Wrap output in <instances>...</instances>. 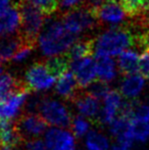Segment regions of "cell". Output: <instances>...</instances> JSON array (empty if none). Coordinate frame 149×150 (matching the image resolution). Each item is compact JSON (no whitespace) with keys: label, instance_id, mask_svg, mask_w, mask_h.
Masks as SVG:
<instances>
[{"label":"cell","instance_id":"6da1fadb","mask_svg":"<svg viewBox=\"0 0 149 150\" xmlns=\"http://www.w3.org/2000/svg\"><path fill=\"white\" fill-rule=\"evenodd\" d=\"M78 40V36L71 33L62 21L49 16L38 38V43L41 52L45 56H56L64 54Z\"/></svg>","mask_w":149,"mask_h":150},{"label":"cell","instance_id":"7a4b0ae2","mask_svg":"<svg viewBox=\"0 0 149 150\" xmlns=\"http://www.w3.org/2000/svg\"><path fill=\"white\" fill-rule=\"evenodd\" d=\"M137 43L136 35L126 27H115L98 36L95 41L96 56L119 55Z\"/></svg>","mask_w":149,"mask_h":150},{"label":"cell","instance_id":"3957f363","mask_svg":"<svg viewBox=\"0 0 149 150\" xmlns=\"http://www.w3.org/2000/svg\"><path fill=\"white\" fill-rule=\"evenodd\" d=\"M18 2L22 14V24L18 34L25 41L36 44L45 24L46 16L39 8L27 0H20Z\"/></svg>","mask_w":149,"mask_h":150},{"label":"cell","instance_id":"277c9868","mask_svg":"<svg viewBox=\"0 0 149 150\" xmlns=\"http://www.w3.org/2000/svg\"><path fill=\"white\" fill-rule=\"evenodd\" d=\"M61 21L66 28L76 36H79L84 32L92 31L98 24L93 8L89 4L62 13Z\"/></svg>","mask_w":149,"mask_h":150},{"label":"cell","instance_id":"5b68a950","mask_svg":"<svg viewBox=\"0 0 149 150\" xmlns=\"http://www.w3.org/2000/svg\"><path fill=\"white\" fill-rule=\"evenodd\" d=\"M40 115L48 122V125L59 127V128H71L73 117L64 104L57 100L44 97L39 107Z\"/></svg>","mask_w":149,"mask_h":150},{"label":"cell","instance_id":"8992f818","mask_svg":"<svg viewBox=\"0 0 149 150\" xmlns=\"http://www.w3.org/2000/svg\"><path fill=\"white\" fill-rule=\"evenodd\" d=\"M26 84L31 91H45L53 86L55 77L51 75L44 61L33 63L26 71Z\"/></svg>","mask_w":149,"mask_h":150},{"label":"cell","instance_id":"52a82bcc","mask_svg":"<svg viewBox=\"0 0 149 150\" xmlns=\"http://www.w3.org/2000/svg\"><path fill=\"white\" fill-rule=\"evenodd\" d=\"M16 122L25 142L27 140H35L37 137L43 134L48 127V122L42 117V115L35 112L23 113Z\"/></svg>","mask_w":149,"mask_h":150},{"label":"cell","instance_id":"ba28073f","mask_svg":"<svg viewBox=\"0 0 149 150\" xmlns=\"http://www.w3.org/2000/svg\"><path fill=\"white\" fill-rule=\"evenodd\" d=\"M98 23L112 26H119L125 21L126 12L119 4V0H104L97 6H92Z\"/></svg>","mask_w":149,"mask_h":150},{"label":"cell","instance_id":"9c48e42d","mask_svg":"<svg viewBox=\"0 0 149 150\" xmlns=\"http://www.w3.org/2000/svg\"><path fill=\"white\" fill-rule=\"evenodd\" d=\"M77 82L80 88H87L95 81L97 76L96 71V61L91 57H86L83 59L74 61L71 64Z\"/></svg>","mask_w":149,"mask_h":150},{"label":"cell","instance_id":"30bf717a","mask_svg":"<svg viewBox=\"0 0 149 150\" xmlns=\"http://www.w3.org/2000/svg\"><path fill=\"white\" fill-rule=\"evenodd\" d=\"M45 143L49 150H75L76 141L70 132L52 128L46 133Z\"/></svg>","mask_w":149,"mask_h":150},{"label":"cell","instance_id":"8fae6325","mask_svg":"<svg viewBox=\"0 0 149 150\" xmlns=\"http://www.w3.org/2000/svg\"><path fill=\"white\" fill-rule=\"evenodd\" d=\"M121 95L119 91L112 90L107 94V96L104 98V106L100 111V115L96 120V124H99L100 126L103 125H110L115 120L117 113L121 106Z\"/></svg>","mask_w":149,"mask_h":150},{"label":"cell","instance_id":"7c38bea8","mask_svg":"<svg viewBox=\"0 0 149 150\" xmlns=\"http://www.w3.org/2000/svg\"><path fill=\"white\" fill-rule=\"evenodd\" d=\"M31 91H23L0 101V120H12L18 115Z\"/></svg>","mask_w":149,"mask_h":150},{"label":"cell","instance_id":"4fadbf2b","mask_svg":"<svg viewBox=\"0 0 149 150\" xmlns=\"http://www.w3.org/2000/svg\"><path fill=\"white\" fill-rule=\"evenodd\" d=\"M24 142L16 120H0V143L2 146L22 147Z\"/></svg>","mask_w":149,"mask_h":150},{"label":"cell","instance_id":"5bb4252c","mask_svg":"<svg viewBox=\"0 0 149 150\" xmlns=\"http://www.w3.org/2000/svg\"><path fill=\"white\" fill-rule=\"evenodd\" d=\"M71 102L76 106L80 115L83 117L93 119L99 112V101L91 94L86 92H79Z\"/></svg>","mask_w":149,"mask_h":150},{"label":"cell","instance_id":"9a60e30c","mask_svg":"<svg viewBox=\"0 0 149 150\" xmlns=\"http://www.w3.org/2000/svg\"><path fill=\"white\" fill-rule=\"evenodd\" d=\"M22 14L18 2H16L13 6L6 12L5 16L0 18V36H7L14 34L20 28Z\"/></svg>","mask_w":149,"mask_h":150},{"label":"cell","instance_id":"2e32d148","mask_svg":"<svg viewBox=\"0 0 149 150\" xmlns=\"http://www.w3.org/2000/svg\"><path fill=\"white\" fill-rule=\"evenodd\" d=\"M23 91H31L26 82L20 81L8 73L0 75V101Z\"/></svg>","mask_w":149,"mask_h":150},{"label":"cell","instance_id":"e0dca14e","mask_svg":"<svg viewBox=\"0 0 149 150\" xmlns=\"http://www.w3.org/2000/svg\"><path fill=\"white\" fill-rule=\"evenodd\" d=\"M79 84L77 82L75 75L73 71H66V74L58 78L55 85V91L59 96L66 100L72 101L74 97L80 92L78 90Z\"/></svg>","mask_w":149,"mask_h":150},{"label":"cell","instance_id":"ac0fdd59","mask_svg":"<svg viewBox=\"0 0 149 150\" xmlns=\"http://www.w3.org/2000/svg\"><path fill=\"white\" fill-rule=\"evenodd\" d=\"M24 42L26 41L20 34L0 36V62L12 59Z\"/></svg>","mask_w":149,"mask_h":150},{"label":"cell","instance_id":"d6986e66","mask_svg":"<svg viewBox=\"0 0 149 150\" xmlns=\"http://www.w3.org/2000/svg\"><path fill=\"white\" fill-rule=\"evenodd\" d=\"M94 49H95V40L92 38H83V39H78L66 54L70 58V60L74 62L91 56Z\"/></svg>","mask_w":149,"mask_h":150},{"label":"cell","instance_id":"ffe728a7","mask_svg":"<svg viewBox=\"0 0 149 150\" xmlns=\"http://www.w3.org/2000/svg\"><path fill=\"white\" fill-rule=\"evenodd\" d=\"M145 82L143 77L138 75L126 76L119 86V91L125 97L129 99H136V97L143 90Z\"/></svg>","mask_w":149,"mask_h":150},{"label":"cell","instance_id":"44dd1931","mask_svg":"<svg viewBox=\"0 0 149 150\" xmlns=\"http://www.w3.org/2000/svg\"><path fill=\"white\" fill-rule=\"evenodd\" d=\"M139 58L137 52L133 50H126L121 52L117 60L119 73L124 76L134 75L137 73L139 71Z\"/></svg>","mask_w":149,"mask_h":150},{"label":"cell","instance_id":"7402d4cb","mask_svg":"<svg viewBox=\"0 0 149 150\" xmlns=\"http://www.w3.org/2000/svg\"><path fill=\"white\" fill-rule=\"evenodd\" d=\"M96 71L99 80L106 83L117 77L115 62L109 56H96Z\"/></svg>","mask_w":149,"mask_h":150},{"label":"cell","instance_id":"603a6c76","mask_svg":"<svg viewBox=\"0 0 149 150\" xmlns=\"http://www.w3.org/2000/svg\"><path fill=\"white\" fill-rule=\"evenodd\" d=\"M44 62H45L46 67L48 69L49 73L55 78L61 77L64 74L68 71V67L72 64V61L66 56V53L49 57Z\"/></svg>","mask_w":149,"mask_h":150},{"label":"cell","instance_id":"cb8c5ba5","mask_svg":"<svg viewBox=\"0 0 149 150\" xmlns=\"http://www.w3.org/2000/svg\"><path fill=\"white\" fill-rule=\"evenodd\" d=\"M129 133L133 140L145 142L149 138V122L144 120L133 119L130 122Z\"/></svg>","mask_w":149,"mask_h":150},{"label":"cell","instance_id":"d4e9b609","mask_svg":"<svg viewBox=\"0 0 149 150\" xmlns=\"http://www.w3.org/2000/svg\"><path fill=\"white\" fill-rule=\"evenodd\" d=\"M128 16H140L149 4V0H119Z\"/></svg>","mask_w":149,"mask_h":150},{"label":"cell","instance_id":"484cf974","mask_svg":"<svg viewBox=\"0 0 149 150\" xmlns=\"http://www.w3.org/2000/svg\"><path fill=\"white\" fill-rule=\"evenodd\" d=\"M87 150H107L109 147L106 137L96 131H90L86 139Z\"/></svg>","mask_w":149,"mask_h":150},{"label":"cell","instance_id":"4316f807","mask_svg":"<svg viewBox=\"0 0 149 150\" xmlns=\"http://www.w3.org/2000/svg\"><path fill=\"white\" fill-rule=\"evenodd\" d=\"M39 8L46 18L52 16L58 9V0H27Z\"/></svg>","mask_w":149,"mask_h":150},{"label":"cell","instance_id":"83f0119b","mask_svg":"<svg viewBox=\"0 0 149 150\" xmlns=\"http://www.w3.org/2000/svg\"><path fill=\"white\" fill-rule=\"evenodd\" d=\"M110 88L107 85L106 82H103L101 80H98V81H94L91 85L88 87L87 92L89 94H91L93 97H95L96 99H101L105 98L107 96V94L110 92Z\"/></svg>","mask_w":149,"mask_h":150},{"label":"cell","instance_id":"f1b7e54d","mask_svg":"<svg viewBox=\"0 0 149 150\" xmlns=\"http://www.w3.org/2000/svg\"><path fill=\"white\" fill-rule=\"evenodd\" d=\"M130 122L131 120L124 119V117H117L113 122L110 124V133L115 138H119L123 135L127 134L129 132Z\"/></svg>","mask_w":149,"mask_h":150},{"label":"cell","instance_id":"f546056e","mask_svg":"<svg viewBox=\"0 0 149 150\" xmlns=\"http://www.w3.org/2000/svg\"><path fill=\"white\" fill-rule=\"evenodd\" d=\"M89 128H90L89 120H85L83 117H81V115H78V117H73L71 129H72L75 137H77V138L83 137L84 135L88 133Z\"/></svg>","mask_w":149,"mask_h":150},{"label":"cell","instance_id":"4dcf8cb0","mask_svg":"<svg viewBox=\"0 0 149 150\" xmlns=\"http://www.w3.org/2000/svg\"><path fill=\"white\" fill-rule=\"evenodd\" d=\"M35 47H36V44L30 43V42H27V41L24 42V44L18 49V51L12 57V61H14V62H20V61L27 59L31 55V53H32V51L34 50Z\"/></svg>","mask_w":149,"mask_h":150},{"label":"cell","instance_id":"1f68e13d","mask_svg":"<svg viewBox=\"0 0 149 150\" xmlns=\"http://www.w3.org/2000/svg\"><path fill=\"white\" fill-rule=\"evenodd\" d=\"M87 4L86 0H58V8L62 11V13H66L73 9Z\"/></svg>","mask_w":149,"mask_h":150},{"label":"cell","instance_id":"d6a6232c","mask_svg":"<svg viewBox=\"0 0 149 150\" xmlns=\"http://www.w3.org/2000/svg\"><path fill=\"white\" fill-rule=\"evenodd\" d=\"M139 71L146 80H149V49L144 50L139 58Z\"/></svg>","mask_w":149,"mask_h":150},{"label":"cell","instance_id":"836d02e7","mask_svg":"<svg viewBox=\"0 0 149 150\" xmlns=\"http://www.w3.org/2000/svg\"><path fill=\"white\" fill-rule=\"evenodd\" d=\"M134 119H138L144 120V122H149V105L141 104L138 102L137 106L135 108V115Z\"/></svg>","mask_w":149,"mask_h":150},{"label":"cell","instance_id":"e575fe53","mask_svg":"<svg viewBox=\"0 0 149 150\" xmlns=\"http://www.w3.org/2000/svg\"><path fill=\"white\" fill-rule=\"evenodd\" d=\"M23 150H49V149L44 144V142H42L41 140H38V139H35V140H31L26 142Z\"/></svg>","mask_w":149,"mask_h":150},{"label":"cell","instance_id":"d590c367","mask_svg":"<svg viewBox=\"0 0 149 150\" xmlns=\"http://www.w3.org/2000/svg\"><path fill=\"white\" fill-rule=\"evenodd\" d=\"M11 0H0V18L5 16L6 12L10 9Z\"/></svg>","mask_w":149,"mask_h":150},{"label":"cell","instance_id":"8d00e7d4","mask_svg":"<svg viewBox=\"0 0 149 150\" xmlns=\"http://www.w3.org/2000/svg\"><path fill=\"white\" fill-rule=\"evenodd\" d=\"M104 0H88L87 4H89L90 6H97L99 4H101Z\"/></svg>","mask_w":149,"mask_h":150},{"label":"cell","instance_id":"74e56055","mask_svg":"<svg viewBox=\"0 0 149 150\" xmlns=\"http://www.w3.org/2000/svg\"><path fill=\"white\" fill-rule=\"evenodd\" d=\"M112 150H128V149L124 148V147L119 146V145H114V146L112 148Z\"/></svg>","mask_w":149,"mask_h":150},{"label":"cell","instance_id":"f35d334b","mask_svg":"<svg viewBox=\"0 0 149 150\" xmlns=\"http://www.w3.org/2000/svg\"><path fill=\"white\" fill-rule=\"evenodd\" d=\"M3 62H0V75H2V71H3V65H2Z\"/></svg>","mask_w":149,"mask_h":150},{"label":"cell","instance_id":"ab89813d","mask_svg":"<svg viewBox=\"0 0 149 150\" xmlns=\"http://www.w3.org/2000/svg\"><path fill=\"white\" fill-rule=\"evenodd\" d=\"M0 146H1V143H0Z\"/></svg>","mask_w":149,"mask_h":150}]
</instances>
